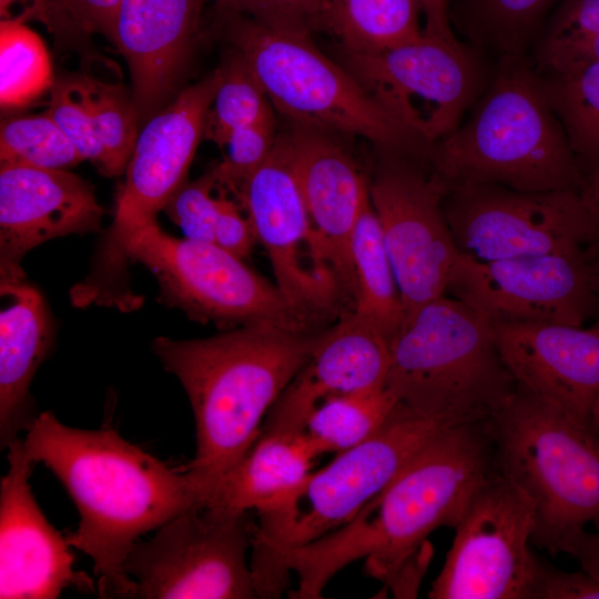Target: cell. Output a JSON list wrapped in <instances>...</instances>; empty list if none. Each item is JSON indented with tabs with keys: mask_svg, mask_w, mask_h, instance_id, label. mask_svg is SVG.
<instances>
[{
	"mask_svg": "<svg viewBox=\"0 0 599 599\" xmlns=\"http://www.w3.org/2000/svg\"><path fill=\"white\" fill-rule=\"evenodd\" d=\"M256 242L248 216L243 215L237 203L230 200L226 192L221 191L217 195L214 243L244 260L251 254Z\"/></svg>",
	"mask_w": 599,
	"mask_h": 599,
	"instance_id": "b9f144b4",
	"label": "cell"
},
{
	"mask_svg": "<svg viewBox=\"0 0 599 599\" xmlns=\"http://www.w3.org/2000/svg\"><path fill=\"white\" fill-rule=\"evenodd\" d=\"M385 387L413 408L470 423L496 414L517 383L493 323L443 295L423 305L393 338Z\"/></svg>",
	"mask_w": 599,
	"mask_h": 599,
	"instance_id": "52a82bcc",
	"label": "cell"
},
{
	"mask_svg": "<svg viewBox=\"0 0 599 599\" xmlns=\"http://www.w3.org/2000/svg\"><path fill=\"white\" fill-rule=\"evenodd\" d=\"M54 6H55V3H54ZM55 10H57V8H55Z\"/></svg>",
	"mask_w": 599,
	"mask_h": 599,
	"instance_id": "681fc988",
	"label": "cell"
},
{
	"mask_svg": "<svg viewBox=\"0 0 599 599\" xmlns=\"http://www.w3.org/2000/svg\"><path fill=\"white\" fill-rule=\"evenodd\" d=\"M556 0H466L461 24L470 45L499 58L526 55Z\"/></svg>",
	"mask_w": 599,
	"mask_h": 599,
	"instance_id": "f546056e",
	"label": "cell"
},
{
	"mask_svg": "<svg viewBox=\"0 0 599 599\" xmlns=\"http://www.w3.org/2000/svg\"><path fill=\"white\" fill-rule=\"evenodd\" d=\"M104 148L109 176L125 171L139 135L140 118L132 93L88 74L72 75Z\"/></svg>",
	"mask_w": 599,
	"mask_h": 599,
	"instance_id": "836d02e7",
	"label": "cell"
},
{
	"mask_svg": "<svg viewBox=\"0 0 599 599\" xmlns=\"http://www.w3.org/2000/svg\"><path fill=\"white\" fill-rule=\"evenodd\" d=\"M28 457L62 483L80 515L68 544L93 561L102 598H132L126 555L144 534L202 505L185 473L125 440L112 428L62 424L51 410L35 416L22 439Z\"/></svg>",
	"mask_w": 599,
	"mask_h": 599,
	"instance_id": "7a4b0ae2",
	"label": "cell"
},
{
	"mask_svg": "<svg viewBox=\"0 0 599 599\" xmlns=\"http://www.w3.org/2000/svg\"><path fill=\"white\" fill-rule=\"evenodd\" d=\"M325 328L301 332L260 323L206 338H154L153 353L180 380L194 414L196 451L184 473L202 505L256 441L270 409Z\"/></svg>",
	"mask_w": 599,
	"mask_h": 599,
	"instance_id": "3957f363",
	"label": "cell"
},
{
	"mask_svg": "<svg viewBox=\"0 0 599 599\" xmlns=\"http://www.w3.org/2000/svg\"><path fill=\"white\" fill-rule=\"evenodd\" d=\"M235 197L266 250L276 286L304 319L324 328L349 311L305 205L286 131Z\"/></svg>",
	"mask_w": 599,
	"mask_h": 599,
	"instance_id": "4fadbf2b",
	"label": "cell"
},
{
	"mask_svg": "<svg viewBox=\"0 0 599 599\" xmlns=\"http://www.w3.org/2000/svg\"><path fill=\"white\" fill-rule=\"evenodd\" d=\"M535 510L528 496L497 473L469 499L455 526L432 599H529L536 552Z\"/></svg>",
	"mask_w": 599,
	"mask_h": 599,
	"instance_id": "9a60e30c",
	"label": "cell"
},
{
	"mask_svg": "<svg viewBox=\"0 0 599 599\" xmlns=\"http://www.w3.org/2000/svg\"><path fill=\"white\" fill-rule=\"evenodd\" d=\"M0 485V598L54 599L74 587L94 591L89 576L73 569L70 545L47 520L29 478L34 463L20 437L8 447Z\"/></svg>",
	"mask_w": 599,
	"mask_h": 599,
	"instance_id": "ac0fdd59",
	"label": "cell"
},
{
	"mask_svg": "<svg viewBox=\"0 0 599 599\" xmlns=\"http://www.w3.org/2000/svg\"><path fill=\"white\" fill-rule=\"evenodd\" d=\"M216 182L210 171L192 182H185L166 203L164 211L183 232L184 237L214 242L217 196Z\"/></svg>",
	"mask_w": 599,
	"mask_h": 599,
	"instance_id": "74e56055",
	"label": "cell"
},
{
	"mask_svg": "<svg viewBox=\"0 0 599 599\" xmlns=\"http://www.w3.org/2000/svg\"><path fill=\"white\" fill-rule=\"evenodd\" d=\"M562 552L578 561L580 568L599 577V528L581 531L564 547Z\"/></svg>",
	"mask_w": 599,
	"mask_h": 599,
	"instance_id": "7bdbcfd3",
	"label": "cell"
},
{
	"mask_svg": "<svg viewBox=\"0 0 599 599\" xmlns=\"http://www.w3.org/2000/svg\"><path fill=\"white\" fill-rule=\"evenodd\" d=\"M397 403L386 387L332 396L311 413L304 434L318 455L341 453L369 437Z\"/></svg>",
	"mask_w": 599,
	"mask_h": 599,
	"instance_id": "f1b7e54d",
	"label": "cell"
},
{
	"mask_svg": "<svg viewBox=\"0 0 599 599\" xmlns=\"http://www.w3.org/2000/svg\"><path fill=\"white\" fill-rule=\"evenodd\" d=\"M493 325L516 383L589 422L599 398V332L555 323Z\"/></svg>",
	"mask_w": 599,
	"mask_h": 599,
	"instance_id": "7402d4cb",
	"label": "cell"
},
{
	"mask_svg": "<svg viewBox=\"0 0 599 599\" xmlns=\"http://www.w3.org/2000/svg\"><path fill=\"white\" fill-rule=\"evenodd\" d=\"M448 186L494 183L528 192L581 190L585 176L526 55L499 63L470 115L426 155Z\"/></svg>",
	"mask_w": 599,
	"mask_h": 599,
	"instance_id": "277c9868",
	"label": "cell"
},
{
	"mask_svg": "<svg viewBox=\"0 0 599 599\" xmlns=\"http://www.w3.org/2000/svg\"><path fill=\"white\" fill-rule=\"evenodd\" d=\"M390 365V342L353 311L326 327L309 359L282 392L261 433L296 436L325 399L384 388Z\"/></svg>",
	"mask_w": 599,
	"mask_h": 599,
	"instance_id": "44dd1931",
	"label": "cell"
},
{
	"mask_svg": "<svg viewBox=\"0 0 599 599\" xmlns=\"http://www.w3.org/2000/svg\"><path fill=\"white\" fill-rule=\"evenodd\" d=\"M530 61L541 77L599 61V0H564L538 38Z\"/></svg>",
	"mask_w": 599,
	"mask_h": 599,
	"instance_id": "4dcf8cb0",
	"label": "cell"
},
{
	"mask_svg": "<svg viewBox=\"0 0 599 599\" xmlns=\"http://www.w3.org/2000/svg\"><path fill=\"white\" fill-rule=\"evenodd\" d=\"M488 420L499 474L531 500V544L555 556L599 528V435L589 422L517 384Z\"/></svg>",
	"mask_w": 599,
	"mask_h": 599,
	"instance_id": "5b68a950",
	"label": "cell"
},
{
	"mask_svg": "<svg viewBox=\"0 0 599 599\" xmlns=\"http://www.w3.org/2000/svg\"><path fill=\"white\" fill-rule=\"evenodd\" d=\"M589 424L595 429V432L599 435V398L593 404L590 416H589Z\"/></svg>",
	"mask_w": 599,
	"mask_h": 599,
	"instance_id": "7dc6e473",
	"label": "cell"
},
{
	"mask_svg": "<svg viewBox=\"0 0 599 599\" xmlns=\"http://www.w3.org/2000/svg\"><path fill=\"white\" fill-rule=\"evenodd\" d=\"M83 159L47 112L10 115L0 125V165L69 170Z\"/></svg>",
	"mask_w": 599,
	"mask_h": 599,
	"instance_id": "e575fe53",
	"label": "cell"
},
{
	"mask_svg": "<svg viewBox=\"0 0 599 599\" xmlns=\"http://www.w3.org/2000/svg\"><path fill=\"white\" fill-rule=\"evenodd\" d=\"M529 599H599V577L582 568L561 570L536 554Z\"/></svg>",
	"mask_w": 599,
	"mask_h": 599,
	"instance_id": "ab89813d",
	"label": "cell"
},
{
	"mask_svg": "<svg viewBox=\"0 0 599 599\" xmlns=\"http://www.w3.org/2000/svg\"><path fill=\"white\" fill-rule=\"evenodd\" d=\"M248 512L196 505L148 541L138 540L124 561L134 581L132 598H258L246 562L254 528Z\"/></svg>",
	"mask_w": 599,
	"mask_h": 599,
	"instance_id": "8fae6325",
	"label": "cell"
},
{
	"mask_svg": "<svg viewBox=\"0 0 599 599\" xmlns=\"http://www.w3.org/2000/svg\"><path fill=\"white\" fill-rule=\"evenodd\" d=\"M425 17L424 34L446 41H457L447 11V0H419Z\"/></svg>",
	"mask_w": 599,
	"mask_h": 599,
	"instance_id": "ee69618b",
	"label": "cell"
},
{
	"mask_svg": "<svg viewBox=\"0 0 599 599\" xmlns=\"http://www.w3.org/2000/svg\"><path fill=\"white\" fill-rule=\"evenodd\" d=\"M45 110L77 148L83 161L109 176L108 158L94 123L72 77L57 81Z\"/></svg>",
	"mask_w": 599,
	"mask_h": 599,
	"instance_id": "8d00e7d4",
	"label": "cell"
},
{
	"mask_svg": "<svg viewBox=\"0 0 599 599\" xmlns=\"http://www.w3.org/2000/svg\"><path fill=\"white\" fill-rule=\"evenodd\" d=\"M0 444L7 448L27 430L30 385L51 343L50 317L41 294L24 280L0 283Z\"/></svg>",
	"mask_w": 599,
	"mask_h": 599,
	"instance_id": "cb8c5ba5",
	"label": "cell"
},
{
	"mask_svg": "<svg viewBox=\"0 0 599 599\" xmlns=\"http://www.w3.org/2000/svg\"><path fill=\"white\" fill-rule=\"evenodd\" d=\"M380 154L368 180L369 197L395 271L404 325L423 305L445 295L460 254L443 210L448 185L424 158Z\"/></svg>",
	"mask_w": 599,
	"mask_h": 599,
	"instance_id": "5bb4252c",
	"label": "cell"
},
{
	"mask_svg": "<svg viewBox=\"0 0 599 599\" xmlns=\"http://www.w3.org/2000/svg\"><path fill=\"white\" fill-rule=\"evenodd\" d=\"M221 81L206 114L203 139L220 149L236 129L274 116L273 105L243 58L233 49L220 65Z\"/></svg>",
	"mask_w": 599,
	"mask_h": 599,
	"instance_id": "d6a6232c",
	"label": "cell"
},
{
	"mask_svg": "<svg viewBox=\"0 0 599 599\" xmlns=\"http://www.w3.org/2000/svg\"><path fill=\"white\" fill-rule=\"evenodd\" d=\"M419 0H325L316 28L331 32L343 52L382 50L419 39Z\"/></svg>",
	"mask_w": 599,
	"mask_h": 599,
	"instance_id": "484cf974",
	"label": "cell"
},
{
	"mask_svg": "<svg viewBox=\"0 0 599 599\" xmlns=\"http://www.w3.org/2000/svg\"><path fill=\"white\" fill-rule=\"evenodd\" d=\"M344 58L364 89L428 148L459 125L486 88L481 51L424 32L412 42Z\"/></svg>",
	"mask_w": 599,
	"mask_h": 599,
	"instance_id": "7c38bea8",
	"label": "cell"
},
{
	"mask_svg": "<svg viewBox=\"0 0 599 599\" xmlns=\"http://www.w3.org/2000/svg\"><path fill=\"white\" fill-rule=\"evenodd\" d=\"M102 214L93 186L69 170L0 165V283L23 281L38 245L98 232Z\"/></svg>",
	"mask_w": 599,
	"mask_h": 599,
	"instance_id": "d6986e66",
	"label": "cell"
},
{
	"mask_svg": "<svg viewBox=\"0 0 599 599\" xmlns=\"http://www.w3.org/2000/svg\"><path fill=\"white\" fill-rule=\"evenodd\" d=\"M582 194L599 229V171L586 181Z\"/></svg>",
	"mask_w": 599,
	"mask_h": 599,
	"instance_id": "f6af8a7d",
	"label": "cell"
},
{
	"mask_svg": "<svg viewBox=\"0 0 599 599\" xmlns=\"http://www.w3.org/2000/svg\"><path fill=\"white\" fill-rule=\"evenodd\" d=\"M540 78L586 184L599 171V61L568 73Z\"/></svg>",
	"mask_w": 599,
	"mask_h": 599,
	"instance_id": "83f0119b",
	"label": "cell"
},
{
	"mask_svg": "<svg viewBox=\"0 0 599 599\" xmlns=\"http://www.w3.org/2000/svg\"><path fill=\"white\" fill-rule=\"evenodd\" d=\"M216 12L244 14L261 21L315 29L325 0H211Z\"/></svg>",
	"mask_w": 599,
	"mask_h": 599,
	"instance_id": "f35d334b",
	"label": "cell"
},
{
	"mask_svg": "<svg viewBox=\"0 0 599 599\" xmlns=\"http://www.w3.org/2000/svg\"><path fill=\"white\" fill-rule=\"evenodd\" d=\"M317 455L304 433H261L204 506L227 512L258 511L273 506L306 479Z\"/></svg>",
	"mask_w": 599,
	"mask_h": 599,
	"instance_id": "d4e9b609",
	"label": "cell"
},
{
	"mask_svg": "<svg viewBox=\"0 0 599 599\" xmlns=\"http://www.w3.org/2000/svg\"><path fill=\"white\" fill-rule=\"evenodd\" d=\"M443 210L460 255L489 262L587 251L599 229L581 190L448 186Z\"/></svg>",
	"mask_w": 599,
	"mask_h": 599,
	"instance_id": "30bf717a",
	"label": "cell"
},
{
	"mask_svg": "<svg viewBox=\"0 0 599 599\" xmlns=\"http://www.w3.org/2000/svg\"><path fill=\"white\" fill-rule=\"evenodd\" d=\"M121 256L143 264L156 278L164 303L197 322L223 329L273 324L293 331H318L286 301L276 284L243 258L214 242L175 237L156 220L123 241Z\"/></svg>",
	"mask_w": 599,
	"mask_h": 599,
	"instance_id": "9c48e42d",
	"label": "cell"
},
{
	"mask_svg": "<svg viewBox=\"0 0 599 599\" xmlns=\"http://www.w3.org/2000/svg\"><path fill=\"white\" fill-rule=\"evenodd\" d=\"M277 134L275 116L233 131L221 148L223 161L212 170L216 189L236 195L270 156Z\"/></svg>",
	"mask_w": 599,
	"mask_h": 599,
	"instance_id": "d590c367",
	"label": "cell"
},
{
	"mask_svg": "<svg viewBox=\"0 0 599 599\" xmlns=\"http://www.w3.org/2000/svg\"><path fill=\"white\" fill-rule=\"evenodd\" d=\"M291 123L286 134L305 205L347 304L353 308L356 282L351 240L369 200L368 179L337 138L342 134Z\"/></svg>",
	"mask_w": 599,
	"mask_h": 599,
	"instance_id": "ffe728a7",
	"label": "cell"
},
{
	"mask_svg": "<svg viewBox=\"0 0 599 599\" xmlns=\"http://www.w3.org/2000/svg\"><path fill=\"white\" fill-rule=\"evenodd\" d=\"M61 32L100 33L113 43L122 0H54Z\"/></svg>",
	"mask_w": 599,
	"mask_h": 599,
	"instance_id": "60d3db41",
	"label": "cell"
},
{
	"mask_svg": "<svg viewBox=\"0 0 599 599\" xmlns=\"http://www.w3.org/2000/svg\"><path fill=\"white\" fill-rule=\"evenodd\" d=\"M211 0H122L113 43L126 61L140 121L173 100Z\"/></svg>",
	"mask_w": 599,
	"mask_h": 599,
	"instance_id": "603a6c76",
	"label": "cell"
},
{
	"mask_svg": "<svg viewBox=\"0 0 599 599\" xmlns=\"http://www.w3.org/2000/svg\"><path fill=\"white\" fill-rule=\"evenodd\" d=\"M456 424L461 423L398 402L369 437L337 453L280 502L256 511L252 572L278 551L306 545L347 522L429 440Z\"/></svg>",
	"mask_w": 599,
	"mask_h": 599,
	"instance_id": "ba28073f",
	"label": "cell"
},
{
	"mask_svg": "<svg viewBox=\"0 0 599 599\" xmlns=\"http://www.w3.org/2000/svg\"><path fill=\"white\" fill-rule=\"evenodd\" d=\"M220 81L219 67L177 93L139 132L101 255L108 271L121 270L123 241L139 226L156 220L158 213L186 182Z\"/></svg>",
	"mask_w": 599,
	"mask_h": 599,
	"instance_id": "e0dca14e",
	"label": "cell"
},
{
	"mask_svg": "<svg viewBox=\"0 0 599 599\" xmlns=\"http://www.w3.org/2000/svg\"><path fill=\"white\" fill-rule=\"evenodd\" d=\"M597 248H598V261H597V272H596L597 306H596V313H595L596 322L592 325V327L599 332V241L597 244Z\"/></svg>",
	"mask_w": 599,
	"mask_h": 599,
	"instance_id": "bcb514c9",
	"label": "cell"
},
{
	"mask_svg": "<svg viewBox=\"0 0 599 599\" xmlns=\"http://www.w3.org/2000/svg\"><path fill=\"white\" fill-rule=\"evenodd\" d=\"M216 29L291 122L359 135L379 151L425 158L428 146L327 58L303 27L216 12Z\"/></svg>",
	"mask_w": 599,
	"mask_h": 599,
	"instance_id": "8992f818",
	"label": "cell"
},
{
	"mask_svg": "<svg viewBox=\"0 0 599 599\" xmlns=\"http://www.w3.org/2000/svg\"><path fill=\"white\" fill-rule=\"evenodd\" d=\"M498 473L487 419L453 425L429 440L347 522L274 557L297 577L293 598H321L329 580L359 559L390 582L437 528L459 521L477 488Z\"/></svg>",
	"mask_w": 599,
	"mask_h": 599,
	"instance_id": "6da1fadb",
	"label": "cell"
},
{
	"mask_svg": "<svg viewBox=\"0 0 599 599\" xmlns=\"http://www.w3.org/2000/svg\"><path fill=\"white\" fill-rule=\"evenodd\" d=\"M356 294L353 312L373 324L392 343L403 325V307L395 271L370 197L351 240Z\"/></svg>",
	"mask_w": 599,
	"mask_h": 599,
	"instance_id": "4316f807",
	"label": "cell"
},
{
	"mask_svg": "<svg viewBox=\"0 0 599 599\" xmlns=\"http://www.w3.org/2000/svg\"><path fill=\"white\" fill-rule=\"evenodd\" d=\"M597 244L573 254L481 262L459 255L446 292L493 324L573 326L595 316Z\"/></svg>",
	"mask_w": 599,
	"mask_h": 599,
	"instance_id": "2e32d148",
	"label": "cell"
},
{
	"mask_svg": "<svg viewBox=\"0 0 599 599\" xmlns=\"http://www.w3.org/2000/svg\"><path fill=\"white\" fill-rule=\"evenodd\" d=\"M48 4H49V8L51 10V13L52 16L55 14V6H54V0H47Z\"/></svg>",
	"mask_w": 599,
	"mask_h": 599,
	"instance_id": "c3c4849f",
	"label": "cell"
},
{
	"mask_svg": "<svg viewBox=\"0 0 599 599\" xmlns=\"http://www.w3.org/2000/svg\"><path fill=\"white\" fill-rule=\"evenodd\" d=\"M55 81L49 51L26 22H0V104L2 111L29 105L50 92Z\"/></svg>",
	"mask_w": 599,
	"mask_h": 599,
	"instance_id": "1f68e13d",
	"label": "cell"
}]
</instances>
